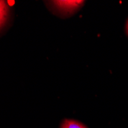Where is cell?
<instances>
[{
  "label": "cell",
  "mask_w": 128,
  "mask_h": 128,
  "mask_svg": "<svg viewBox=\"0 0 128 128\" xmlns=\"http://www.w3.org/2000/svg\"><path fill=\"white\" fill-rule=\"evenodd\" d=\"M84 1H54L53 4L60 10L64 12H72L74 9H77L82 5Z\"/></svg>",
  "instance_id": "6da1fadb"
},
{
  "label": "cell",
  "mask_w": 128,
  "mask_h": 128,
  "mask_svg": "<svg viewBox=\"0 0 128 128\" xmlns=\"http://www.w3.org/2000/svg\"><path fill=\"white\" fill-rule=\"evenodd\" d=\"M62 128H86V126L73 120H65L62 125Z\"/></svg>",
  "instance_id": "7a4b0ae2"
},
{
  "label": "cell",
  "mask_w": 128,
  "mask_h": 128,
  "mask_svg": "<svg viewBox=\"0 0 128 128\" xmlns=\"http://www.w3.org/2000/svg\"><path fill=\"white\" fill-rule=\"evenodd\" d=\"M7 7L4 1H0V27H1L6 20Z\"/></svg>",
  "instance_id": "3957f363"
},
{
  "label": "cell",
  "mask_w": 128,
  "mask_h": 128,
  "mask_svg": "<svg viewBox=\"0 0 128 128\" xmlns=\"http://www.w3.org/2000/svg\"><path fill=\"white\" fill-rule=\"evenodd\" d=\"M126 33H127V34H128V21H127V22H126Z\"/></svg>",
  "instance_id": "277c9868"
}]
</instances>
